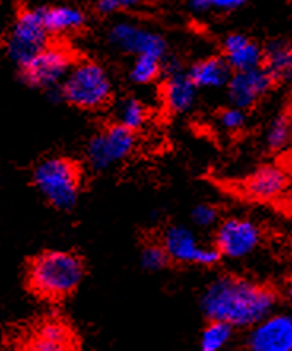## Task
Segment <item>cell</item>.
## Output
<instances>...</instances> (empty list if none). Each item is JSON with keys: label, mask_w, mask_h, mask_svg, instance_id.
Here are the masks:
<instances>
[{"label": "cell", "mask_w": 292, "mask_h": 351, "mask_svg": "<svg viewBox=\"0 0 292 351\" xmlns=\"http://www.w3.org/2000/svg\"><path fill=\"white\" fill-rule=\"evenodd\" d=\"M280 294L254 280L221 275L200 294V310L206 319L224 321L234 329H250L275 312Z\"/></svg>", "instance_id": "1"}, {"label": "cell", "mask_w": 292, "mask_h": 351, "mask_svg": "<svg viewBox=\"0 0 292 351\" xmlns=\"http://www.w3.org/2000/svg\"><path fill=\"white\" fill-rule=\"evenodd\" d=\"M86 277V263L77 252L43 250L27 261L24 285L35 299L58 304L69 299Z\"/></svg>", "instance_id": "2"}, {"label": "cell", "mask_w": 292, "mask_h": 351, "mask_svg": "<svg viewBox=\"0 0 292 351\" xmlns=\"http://www.w3.org/2000/svg\"><path fill=\"white\" fill-rule=\"evenodd\" d=\"M32 183L49 207L70 212L82 195L84 172L82 164L72 158L48 156L34 167Z\"/></svg>", "instance_id": "3"}, {"label": "cell", "mask_w": 292, "mask_h": 351, "mask_svg": "<svg viewBox=\"0 0 292 351\" xmlns=\"http://www.w3.org/2000/svg\"><path fill=\"white\" fill-rule=\"evenodd\" d=\"M62 102L84 112H97L113 99V82L107 70L94 61L75 62L60 83Z\"/></svg>", "instance_id": "4"}, {"label": "cell", "mask_w": 292, "mask_h": 351, "mask_svg": "<svg viewBox=\"0 0 292 351\" xmlns=\"http://www.w3.org/2000/svg\"><path fill=\"white\" fill-rule=\"evenodd\" d=\"M13 347L14 351H80V342L67 321L47 315L19 329Z\"/></svg>", "instance_id": "5"}, {"label": "cell", "mask_w": 292, "mask_h": 351, "mask_svg": "<svg viewBox=\"0 0 292 351\" xmlns=\"http://www.w3.org/2000/svg\"><path fill=\"white\" fill-rule=\"evenodd\" d=\"M137 147V132L112 123L97 130L88 140L84 160L94 172H107L132 156Z\"/></svg>", "instance_id": "6"}, {"label": "cell", "mask_w": 292, "mask_h": 351, "mask_svg": "<svg viewBox=\"0 0 292 351\" xmlns=\"http://www.w3.org/2000/svg\"><path fill=\"white\" fill-rule=\"evenodd\" d=\"M51 35L43 24L42 5L26 7L16 14L7 38V54L16 67L27 64L48 47Z\"/></svg>", "instance_id": "7"}, {"label": "cell", "mask_w": 292, "mask_h": 351, "mask_svg": "<svg viewBox=\"0 0 292 351\" xmlns=\"http://www.w3.org/2000/svg\"><path fill=\"white\" fill-rule=\"evenodd\" d=\"M160 243L167 252L172 264L197 265V267H215L223 259L213 243L205 245L197 234L188 226L169 224L160 234Z\"/></svg>", "instance_id": "8"}, {"label": "cell", "mask_w": 292, "mask_h": 351, "mask_svg": "<svg viewBox=\"0 0 292 351\" xmlns=\"http://www.w3.org/2000/svg\"><path fill=\"white\" fill-rule=\"evenodd\" d=\"M73 64L75 61L69 49L49 43L27 64L18 67V77L27 88L47 91L64 82Z\"/></svg>", "instance_id": "9"}, {"label": "cell", "mask_w": 292, "mask_h": 351, "mask_svg": "<svg viewBox=\"0 0 292 351\" xmlns=\"http://www.w3.org/2000/svg\"><path fill=\"white\" fill-rule=\"evenodd\" d=\"M107 40L110 47L117 51L130 54L134 58L140 54H148V56L165 59L169 54L167 40L162 35L129 19L113 23L108 29Z\"/></svg>", "instance_id": "10"}, {"label": "cell", "mask_w": 292, "mask_h": 351, "mask_svg": "<svg viewBox=\"0 0 292 351\" xmlns=\"http://www.w3.org/2000/svg\"><path fill=\"white\" fill-rule=\"evenodd\" d=\"M263 242V230L253 219L230 217L216 224L213 245L223 258L243 259Z\"/></svg>", "instance_id": "11"}, {"label": "cell", "mask_w": 292, "mask_h": 351, "mask_svg": "<svg viewBox=\"0 0 292 351\" xmlns=\"http://www.w3.org/2000/svg\"><path fill=\"white\" fill-rule=\"evenodd\" d=\"M275 86L276 83L271 75L264 67H258L245 72H234L224 89L229 105L248 112L269 96Z\"/></svg>", "instance_id": "12"}, {"label": "cell", "mask_w": 292, "mask_h": 351, "mask_svg": "<svg viewBox=\"0 0 292 351\" xmlns=\"http://www.w3.org/2000/svg\"><path fill=\"white\" fill-rule=\"evenodd\" d=\"M250 351H292V313L273 312L248 329Z\"/></svg>", "instance_id": "13"}, {"label": "cell", "mask_w": 292, "mask_h": 351, "mask_svg": "<svg viewBox=\"0 0 292 351\" xmlns=\"http://www.w3.org/2000/svg\"><path fill=\"white\" fill-rule=\"evenodd\" d=\"M221 51L232 72L263 67L264 47L254 38L241 32H230L221 42Z\"/></svg>", "instance_id": "14"}, {"label": "cell", "mask_w": 292, "mask_h": 351, "mask_svg": "<svg viewBox=\"0 0 292 351\" xmlns=\"http://www.w3.org/2000/svg\"><path fill=\"white\" fill-rule=\"evenodd\" d=\"M289 178L281 167L260 165L243 180V191L254 200H273L288 189Z\"/></svg>", "instance_id": "15"}, {"label": "cell", "mask_w": 292, "mask_h": 351, "mask_svg": "<svg viewBox=\"0 0 292 351\" xmlns=\"http://www.w3.org/2000/svg\"><path fill=\"white\" fill-rule=\"evenodd\" d=\"M162 78L160 96H162L165 108L173 114H183L193 110L197 102L199 89L189 78L188 72L183 69L175 73L165 75Z\"/></svg>", "instance_id": "16"}, {"label": "cell", "mask_w": 292, "mask_h": 351, "mask_svg": "<svg viewBox=\"0 0 292 351\" xmlns=\"http://www.w3.org/2000/svg\"><path fill=\"white\" fill-rule=\"evenodd\" d=\"M42 16L51 37L80 32L88 23V14L75 5H42Z\"/></svg>", "instance_id": "17"}, {"label": "cell", "mask_w": 292, "mask_h": 351, "mask_svg": "<svg viewBox=\"0 0 292 351\" xmlns=\"http://www.w3.org/2000/svg\"><path fill=\"white\" fill-rule=\"evenodd\" d=\"M197 89H221L226 88L232 77V69L223 56H208L195 61L186 70Z\"/></svg>", "instance_id": "18"}, {"label": "cell", "mask_w": 292, "mask_h": 351, "mask_svg": "<svg viewBox=\"0 0 292 351\" xmlns=\"http://www.w3.org/2000/svg\"><path fill=\"white\" fill-rule=\"evenodd\" d=\"M263 67L278 84H292V42L284 38L270 40L264 45Z\"/></svg>", "instance_id": "19"}, {"label": "cell", "mask_w": 292, "mask_h": 351, "mask_svg": "<svg viewBox=\"0 0 292 351\" xmlns=\"http://www.w3.org/2000/svg\"><path fill=\"white\" fill-rule=\"evenodd\" d=\"M235 329L224 321L208 319L199 337V351H223L232 340Z\"/></svg>", "instance_id": "20"}, {"label": "cell", "mask_w": 292, "mask_h": 351, "mask_svg": "<svg viewBox=\"0 0 292 351\" xmlns=\"http://www.w3.org/2000/svg\"><path fill=\"white\" fill-rule=\"evenodd\" d=\"M292 142V121L286 108L271 118L265 130V147L270 152H283Z\"/></svg>", "instance_id": "21"}, {"label": "cell", "mask_w": 292, "mask_h": 351, "mask_svg": "<svg viewBox=\"0 0 292 351\" xmlns=\"http://www.w3.org/2000/svg\"><path fill=\"white\" fill-rule=\"evenodd\" d=\"M148 121V108L137 97H125L119 102L117 108V121L121 126L138 132Z\"/></svg>", "instance_id": "22"}, {"label": "cell", "mask_w": 292, "mask_h": 351, "mask_svg": "<svg viewBox=\"0 0 292 351\" xmlns=\"http://www.w3.org/2000/svg\"><path fill=\"white\" fill-rule=\"evenodd\" d=\"M162 62L164 59L148 54L135 56L129 69V80L138 86L154 83L158 78H162Z\"/></svg>", "instance_id": "23"}, {"label": "cell", "mask_w": 292, "mask_h": 351, "mask_svg": "<svg viewBox=\"0 0 292 351\" xmlns=\"http://www.w3.org/2000/svg\"><path fill=\"white\" fill-rule=\"evenodd\" d=\"M140 263H142L143 269L149 270V272H162L172 265V261H170L159 239L145 240L142 248H140Z\"/></svg>", "instance_id": "24"}, {"label": "cell", "mask_w": 292, "mask_h": 351, "mask_svg": "<svg viewBox=\"0 0 292 351\" xmlns=\"http://www.w3.org/2000/svg\"><path fill=\"white\" fill-rule=\"evenodd\" d=\"M246 123H248V114H246L245 110L232 107V105L224 107L218 113V124L221 129H224L229 134L240 132L241 129H245Z\"/></svg>", "instance_id": "25"}, {"label": "cell", "mask_w": 292, "mask_h": 351, "mask_svg": "<svg viewBox=\"0 0 292 351\" xmlns=\"http://www.w3.org/2000/svg\"><path fill=\"white\" fill-rule=\"evenodd\" d=\"M219 208L215 204L202 202L197 204L191 212V221H193L197 228L208 229L216 228V224L221 221Z\"/></svg>", "instance_id": "26"}, {"label": "cell", "mask_w": 292, "mask_h": 351, "mask_svg": "<svg viewBox=\"0 0 292 351\" xmlns=\"http://www.w3.org/2000/svg\"><path fill=\"white\" fill-rule=\"evenodd\" d=\"M145 0H95V10L100 14L129 13L142 7Z\"/></svg>", "instance_id": "27"}, {"label": "cell", "mask_w": 292, "mask_h": 351, "mask_svg": "<svg viewBox=\"0 0 292 351\" xmlns=\"http://www.w3.org/2000/svg\"><path fill=\"white\" fill-rule=\"evenodd\" d=\"M246 0H210V7L215 12L230 13L243 7Z\"/></svg>", "instance_id": "28"}, {"label": "cell", "mask_w": 292, "mask_h": 351, "mask_svg": "<svg viewBox=\"0 0 292 351\" xmlns=\"http://www.w3.org/2000/svg\"><path fill=\"white\" fill-rule=\"evenodd\" d=\"M186 3H188V7L195 13H205L211 10L210 0H186Z\"/></svg>", "instance_id": "29"}, {"label": "cell", "mask_w": 292, "mask_h": 351, "mask_svg": "<svg viewBox=\"0 0 292 351\" xmlns=\"http://www.w3.org/2000/svg\"><path fill=\"white\" fill-rule=\"evenodd\" d=\"M284 298H286V300H288V302L292 305V280H291V282H289L288 285H286Z\"/></svg>", "instance_id": "30"}, {"label": "cell", "mask_w": 292, "mask_h": 351, "mask_svg": "<svg viewBox=\"0 0 292 351\" xmlns=\"http://www.w3.org/2000/svg\"><path fill=\"white\" fill-rule=\"evenodd\" d=\"M286 112H288L289 118H291V121H292V96H291V99H289V104H288V107H286Z\"/></svg>", "instance_id": "31"}]
</instances>
